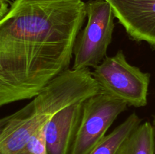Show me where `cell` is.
<instances>
[{
    "label": "cell",
    "instance_id": "1",
    "mask_svg": "<svg viewBox=\"0 0 155 154\" xmlns=\"http://www.w3.org/2000/svg\"><path fill=\"white\" fill-rule=\"evenodd\" d=\"M82 0H14L0 21V106L28 100L69 69Z\"/></svg>",
    "mask_w": 155,
    "mask_h": 154
},
{
    "label": "cell",
    "instance_id": "2",
    "mask_svg": "<svg viewBox=\"0 0 155 154\" xmlns=\"http://www.w3.org/2000/svg\"><path fill=\"white\" fill-rule=\"evenodd\" d=\"M101 91L89 69H68L29 104L0 120V154H18L39 128L68 106Z\"/></svg>",
    "mask_w": 155,
    "mask_h": 154
},
{
    "label": "cell",
    "instance_id": "3",
    "mask_svg": "<svg viewBox=\"0 0 155 154\" xmlns=\"http://www.w3.org/2000/svg\"><path fill=\"white\" fill-rule=\"evenodd\" d=\"M87 23L76 39L73 69L95 68L106 57L115 28V14L106 0L86 2Z\"/></svg>",
    "mask_w": 155,
    "mask_h": 154
},
{
    "label": "cell",
    "instance_id": "4",
    "mask_svg": "<svg viewBox=\"0 0 155 154\" xmlns=\"http://www.w3.org/2000/svg\"><path fill=\"white\" fill-rule=\"evenodd\" d=\"M92 75L101 91L124 101L128 106L139 108L148 104L151 75L131 65L123 50L107 56L94 68Z\"/></svg>",
    "mask_w": 155,
    "mask_h": 154
},
{
    "label": "cell",
    "instance_id": "5",
    "mask_svg": "<svg viewBox=\"0 0 155 154\" xmlns=\"http://www.w3.org/2000/svg\"><path fill=\"white\" fill-rule=\"evenodd\" d=\"M127 107L124 101L101 91L86 99L70 154L89 153L107 135V130Z\"/></svg>",
    "mask_w": 155,
    "mask_h": 154
},
{
    "label": "cell",
    "instance_id": "6",
    "mask_svg": "<svg viewBox=\"0 0 155 154\" xmlns=\"http://www.w3.org/2000/svg\"><path fill=\"white\" fill-rule=\"evenodd\" d=\"M128 36L155 48V0H106Z\"/></svg>",
    "mask_w": 155,
    "mask_h": 154
},
{
    "label": "cell",
    "instance_id": "7",
    "mask_svg": "<svg viewBox=\"0 0 155 154\" xmlns=\"http://www.w3.org/2000/svg\"><path fill=\"white\" fill-rule=\"evenodd\" d=\"M83 103L68 106L45 125L48 154H70L80 125Z\"/></svg>",
    "mask_w": 155,
    "mask_h": 154
},
{
    "label": "cell",
    "instance_id": "8",
    "mask_svg": "<svg viewBox=\"0 0 155 154\" xmlns=\"http://www.w3.org/2000/svg\"><path fill=\"white\" fill-rule=\"evenodd\" d=\"M141 123L142 119L133 113L88 154H117L124 142Z\"/></svg>",
    "mask_w": 155,
    "mask_h": 154
},
{
    "label": "cell",
    "instance_id": "9",
    "mask_svg": "<svg viewBox=\"0 0 155 154\" xmlns=\"http://www.w3.org/2000/svg\"><path fill=\"white\" fill-rule=\"evenodd\" d=\"M117 154H155V130L149 122L141 123L124 142Z\"/></svg>",
    "mask_w": 155,
    "mask_h": 154
},
{
    "label": "cell",
    "instance_id": "10",
    "mask_svg": "<svg viewBox=\"0 0 155 154\" xmlns=\"http://www.w3.org/2000/svg\"><path fill=\"white\" fill-rule=\"evenodd\" d=\"M45 125L39 128L38 131L33 134L25 147L18 154H48Z\"/></svg>",
    "mask_w": 155,
    "mask_h": 154
},
{
    "label": "cell",
    "instance_id": "11",
    "mask_svg": "<svg viewBox=\"0 0 155 154\" xmlns=\"http://www.w3.org/2000/svg\"><path fill=\"white\" fill-rule=\"evenodd\" d=\"M12 3L11 0H0V17L1 18L7 13Z\"/></svg>",
    "mask_w": 155,
    "mask_h": 154
},
{
    "label": "cell",
    "instance_id": "12",
    "mask_svg": "<svg viewBox=\"0 0 155 154\" xmlns=\"http://www.w3.org/2000/svg\"><path fill=\"white\" fill-rule=\"evenodd\" d=\"M153 125H154V130H155V116L154 117V121H153Z\"/></svg>",
    "mask_w": 155,
    "mask_h": 154
}]
</instances>
